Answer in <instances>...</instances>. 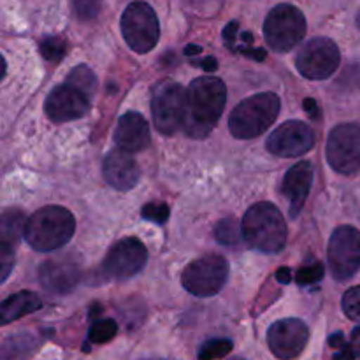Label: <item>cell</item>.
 <instances>
[{"mask_svg": "<svg viewBox=\"0 0 360 360\" xmlns=\"http://www.w3.org/2000/svg\"><path fill=\"white\" fill-rule=\"evenodd\" d=\"M315 146V134L304 122H285L267 137L266 148L281 158H295Z\"/></svg>", "mask_w": 360, "mask_h": 360, "instance_id": "5bb4252c", "label": "cell"}, {"mask_svg": "<svg viewBox=\"0 0 360 360\" xmlns=\"http://www.w3.org/2000/svg\"><path fill=\"white\" fill-rule=\"evenodd\" d=\"M276 276H278V281H280V283H283V285L290 283V280H292V273H290V269H288V267H281V269L276 273Z\"/></svg>", "mask_w": 360, "mask_h": 360, "instance_id": "74e56055", "label": "cell"}, {"mask_svg": "<svg viewBox=\"0 0 360 360\" xmlns=\"http://www.w3.org/2000/svg\"><path fill=\"white\" fill-rule=\"evenodd\" d=\"M306 35V18L290 4L273 7L264 21V37L271 49L287 53L294 49Z\"/></svg>", "mask_w": 360, "mask_h": 360, "instance_id": "5b68a950", "label": "cell"}, {"mask_svg": "<svg viewBox=\"0 0 360 360\" xmlns=\"http://www.w3.org/2000/svg\"><path fill=\"white\" fill-rule=\"evenodd\" d=\"M329 345L333 348H338V350H340L341 347H345V345H347V341H345V336L341 333H336V334H333V336L329 338Z\"/></svg>", "mask_w": 360, "mask_h": 360, "instance_id": "8d00e7d4", "label": "cell"}, {"mask_svg": "<svg viewBox=\"0 0 360 360\" xmlns=\"http://www.w3.org/2000/svg\"><path fill=\"white\" fill-rule=\"evenodd\" d=\"M229 278V262L220 255H206L193 260L181 274V285L197 297L217 295Z\"/></svg>", "mask_w": 360, "mask_h": 360, "instance_id": "ba28073f", "label": "cell"}, {"mask_svg": "<svg viewBox=\"0 0 360 360\" xmlns=\"http://www.w3.org/2000/svg\"><path fill=\"white\" fill-rule=\"evenodd\" d=\"M46 115L51 122L65 123L83 118L90 109V97L70 83L53 88L44 102Z\"/></svg>", "mask_w": 360, "mask_h": 360, "instance_id": "9a60e30c", "label": "cell"}, {"mask_svg": "<svg viewBox=\"0 0 360 360\" xmlns=\"http://www.w3.org/2000/svg\"><path fill=\"white\" fill-rule=\"evenodd\" d=\"M14 266V252L13 248H7V246H0V280L6 281L7 276H9L11 269Z\"/></svg>", "mask_w": 360, "mask_h": 360, "instance_id": "1f68e13d", "label": "cell"}, {"mask_svg": "<svg viewBox=\"0 0 360 360\" xmlns=\"http://www.w3.org/2000/svg\"><path fill=\"white\" fill-rule=\"evenodd\" d=\"M25 227H27V217L23 211H4L2 221H0V246L14 248V245L20 241L21 234H25Z\"/></svg>", "mask_w": 360, "mask_h": 360, "instance_id": "7402d4cb", "label": "cell"}, {"mask_svg": "<svg viewBox=\"0 0 360 360\" xmlns=\"http://www.w3.org/2000/svg\"><path fill=\"white\" fill-rule=\"evenodd\" d=\"M231 360H245V359H231Z\"/></svg>", "mask_w": 360, "mask_h": 360, "instance_id": "b9f144b4", "label": "cell"}, {"mask_svg": "<svg viewBox=\"0 0 360 360\" xmlns=\"http://www.w3.org/2000/svg\"><path fill=\"white\" fill-rule=\"evenodd\" d=\"M200 51H202V48H200V46H193V44L186 46V49H185V53H186V55H190V56H193V55H199Z\"/></svg>", "mask_w": 360, "mask_h": 360, "instance_id": "f35d334b", "label": "cell"}, {"mask_svg": "<svg viewBox=\"0 0 360 360\" xmlns=\"http://www.w3.org/2000/svg\"><path fill=\"white\" fill-rule=\"evenodd\" d=\"M118 333V323L111 319L95 320L94 326L88 330V343L94 345H104L111 341Z\"/></svg>", "mask_w": 360, "mask_h": 360, "instance_id": "484cf974", "label": "cell"}, {"mask_svg": "<svg viewBox=\"0 0 360 360\" xmlns=\"http://www.w3.org/2000/svg\"><path fill=\"white\" fill-rule=\"evenodd\" d=\"M42 308V301L39 299V295H35L34 292H18V294L11 295L0 306V316H2V323H11L14 320L21 319V316H27L30 313L37 311Z\"/></svg>", "mask_w": 360, "mask_h": 360, "instance_id": "ffe728a7", "label": "cell"}, {"mask_svg": "<svg viewBox=\"0 0 360 360\" xmlns=\"http://www.w3.org/2000/svg\"><path fill=\"white\" fill-rule=\"evenodd\" d=\"M227 102V88L214 76L197 77L186 88L183 130L192 139H204L217 127Z\"/></svg>", "mask_w": 360, "mask_h": 360, "instance_id": "6da1fadb", "label": "cell"}, {"mask_svg": "<svg viewBox=\"0 0 360 360\" xmlns=\"http://www.w3.org/2000/svg\"><path fill=\"white\" fill-rule=\"evenodd\" d=\"M281 102L276 94L264 91L245 98L229 116V129L238 139L259 137L276 122Z\"/></svg>", "mask_w": 360, "mask_h": 360, "instance_id": "277c9868", "label": "cell"}, {"mask_svg": "<svg viewBox=\"0 0 360 360\" xmlns=\"http://www.w3.org/2000/svg\"><path fill=\"white\" fill-rule=\"evenodd\" d=\"M155 127L164 136H172L183 129L186 116V90L174 81H164L155 88L151 98Z\"/></svg>", "mask_w": 360, "mask_h": 360, "instance_id": "52a82bcc", "label": "cell"}, {"mask_svg": "<svg viewBox=\"0 0 360 360\" xmlns=\"http://www.w3.org/2000/svg\"><path fill=\"white\" fill-rule=\"evenodd\" d=\"M313 185V165L309 162H299L288 169L281 183V193L290 204V217H299Z\"/></svg>", "mask_w": 360, "mask_h": 360, "instance_id": "ac0fdd59", "label": "cell"}, {"mask_svg": "<svg viewBox=\"0 0 360 360\" xmlns=\"http://www.w3.org/2000/svg\"><path fill=\"white\" fill-rule=\"evenodd\" d=\"M39 49L48 62H60L67 53V42L60 37H44L39 44Z\"/></svg>", "mask_w": 360, "mask_h": 360, "instance_id": "4316f807", "label": "cell"}, {"mask_svg": "<svg viewBox=\"0 0 360 360\" xmlns=\"http://www.w3.org/2000/svg\"><path fill=\"white\" fill-rule=\"evenodd\" d=\"M350 345H352V348H354L355 355L360 359V326L357 327V329H354V333H352Z\"/></svg>", "mask_w": 360, "mask_h": 360, "instance_id": "d590c367", "label": "cell"}, {"mask_svg": "<svg viewBox=\"0 0 360 360\" xmlns=\"http://www.w3.org/2000/svg\"><path fill=\"white\" fill-rule=\"evenodd\" d=\"M79 266L70 259L46 260L39 267V281L51 294H67L79 283Z\"/></svg>", "mask_w": 360, "mask_h": 360, "instance_id": "2e32d148", "label": "cell"}, {"mask_svg": "<svg viewBox=\"0 0 360 360\" xmlns=\"http://www.w3.org/2000/svg\"><path fill=\"white\" fill-rule=\"evenodd\" d=\"M224 41L227 48L234 53H241V55L248 56V58L262 62L266 58L267 53L264 49H253L250 44L253 42V35L250 32H239L238 21H231L224 30Z\"/></svg>", "mask_w": 360, "mask_h": 360, "instance_id": "44dd1931", "label": "cell"}, {"mask_svg": "<svg viewBox=\"0 0 360 360\" xmlns=\"http://www.w3.org/2000/svg\"><path fill=\"white\" fill-rule=\"evenodd\" d=\"M355 357H357V355H355L354 348H352L350 343H347L334 354L333 360H355Z\"/></svg>", "mask_w": 360, "mask_h": 360, "instance_id": "d6a6232c", "label": "cell"}, {"mask_svg": "<svg viewBox=\"0 0 360 360\" xmlns=\"http://www.w3.org/2000/svg\"><path fill=\"white\" fill-rule=\"evenodd\" d=\"M304 109L313 120H320V111H319V105H316V101H313V98H306Z\"/></svg>", "mask_w": 360, "mask_h": 360, "instance_id": "836d02e7", "label": "cell"}, {"mask_svg": "<svg viewBox=\"0 0 360 360\" xmlns=\"http://www.w3.org/2000/svg\"><path fill=\"white\" fill-rule=\"evenodd\" d=\"M329 267L334 280L347 281L360 269V232L350 225H341L329 241Z\"/></svg>", "mask_w": 360, "mask_h": 360, "instance_id": "8fae6325", "label": "cell"}, {"mask_svg": "<svg viewBox=\"0 0 360 360\" xmlns=\"http://www.w3.org/2000/svg\"><path fill=\"white\" fill-rule=\"evenodd\" d=\"M148 262V250L139 239L127 238L115 243L104 259V271L116 280H127L144 269Z\"/></svg>", "mask_w": 360, "mask_h": 360, "instance_id": "7c38bea8", "label": "cell"}, {"mask_svg": "<svg viewBox=\"0 0 360 360\" xmlns=\"http://www.w3.org/2000/svg\"><path fill=\"white\" fill-rule=\"evenodd\" d=\"M122 34L136 53L151 51L160 37V25L151 6L146 2L129 4L122 14Z\"/></svg>", "mask_w": 360, "mask_h": 360, "instance_id": "8992f818", "label": "cell"}, {"mask_svg": "<svg viewBox=\"0 0 360 360\" xmlns=\"http://www.w3.org/2000/svg\"><path fill=\"white\" fill-rule=\"evenodd\" d=\"M67 83L74 84L76 88L83 90L90 98L95 94V90H97V77H95V74L86 65L74 67L69 76H67Z\"/></svg>", "mask_w": 360, "mask_h": 360, "instance_id": "d4e9b609", "label": "cell"}, {"mask_svg": "<svg viewBox=\"0 0 360 360\" xmlns=\"http://www.w3.org/2000/svg\"><path fill=\"white\" fill-rule=\"evenodd\" d=\"M323 278V264L320 262H313L308 264V266L301 267V269L295 273V281L299 285H311L316 283Z\"/></svg>", "mask_w": 360, "mask_h": 360, "instance_id": "f546056e", "label": "cell"}, {"mask_svg": "<svg viewBox=\"0 0 360 360\" xmlns=\"http://www.w3.org/2000/svg\"><path fill=\"white\" fill-rule=\"evenodd\" d=\"M150 125L136 111H129L118 120L115 129L116 148L129 153L143 151L150 144Z\"/></svg>", "mask_w": 360, "mask_h": 360, "instance_id": "d6986e66", "label": "cell"}, {"mask_svg": "<svg viewBox=\"0 0 360 360\" xmlns=\"http://www.w3.org/2000/svg\"><path fill=\"white\" fill-rule=\"evenodd\" d=\"M343 311L350 320L360 322V287H352L343 295Z\"/></svg>", "mask_w": 360, "mask_h": 360, "instance_id": "83f0119b", "label": "cell"}, {"mask_svg": "<svg viewBox=\"0 0 360 360\" xmlns=\"http://www.w3.org/2000/svg\"><path fill=\"white\" fill-rule=\"evenodd\" d=\"M357 27L360 28V11H359V14H357Z\"/></svg>", "mask_w": 360, "mask_h": 360, "instance_id": "ab89813d", "label": "cell"}, {"mask_svg": "<svg viewBox=\"0 0 360 360\" xmlns=\"http://www.w3.org/2000/svg\"><path fill=\"white\" fill-rule=\"evenodd\" d=\"M341 62L340 48L327 37L309 39L295 56V67L308 79H327L338 70Z\"/></svg>", "mask_w": 360, "mask_h": 360, "instance_id": "9c48e42d", "label": "cell"}, {"mask_svg": "<svg viewBox=\"0 0 360 360\" xmlns=\"http://www.w3.org/2000/svg\"><path fill=\"white\" fill-rule=\"evenodd\" d=\"M102 0H74V11L81 21L95 20L101 13Z\"/></svg>", "mask_w": 360, "mask_h": 360, "instance_id": "4dcf8cb0", "label": "cell"}, {"mask_svg": "<svg viewBox=\"0 0 360 360\" xmlns=\"http://www.w3.org/2000/svg\"><path fill=\"white\" fill-rule=\"evenodd\" d=\"M169 214H171V211H169L167 204L164 202H150L143 207V211H141V217H143L144 220L155 221V224L158 225L165 224Z\"/></svg>", "mask_w": 360, "mask_h": 360, "instance_id": "f1b7e54d", "label": "cell"}, {"mask_svg": "<svg viewBox=\"0 0 360 360\" xmlns=\"http://www.w3.org/2000/svg\"><path fill=\"white\" fill-rule=\"evenodd\" d=\"M214 238L220 245L236 246L243 239V229L236 218H224L214 225Z\"/></svg>", "mask_w": 360, "mask_h": 360, "instance_id": "603a6c76", "label": "cell"}, {"mask_svg": "<svg viewBox=\"0 0 360 360\" xmlns=\"http://www.w3.org/2000/svg\"><path fill=\"white\" fill-rule=\"evenodd\" d=\"M309 340V329L302 320H278L267 330V345L274 357L292 360L304 350Z\"/></svg>", "mask_w": 360, "mask_h": 360, "instance_id": "4fadbf2b", "label": "cell"}, {"mask_svg": "<svg viewBox=\"0 0 360 360\" xmlns=\"http://www.w3.org/2000/svg\"><path fill=\"white\" fill-rule=\"evenodd\" d=\"M193 63H195V65H200L202 69L210 70V72L217 70V67H218V62L214 58H211V56H207L206 60H199V62H193Z\"/></svg>", "mask_w": 360, "mask_h": 360, "instance_id": "e575fe53", "label": "cell"}, {"mask_svg": "<svg viewBox=\"0 0 360 360\" xmlns=\"http://www.w3.org/2000/svg\"><path fill=\"white\" fill-rule=\"evenodd\" d=\"M243 239L262 253H280L287 245V224L280 210L271 202H257L241 221Z\"/></svg>", "mask_w": 360, "mask_h": 360, "instance_id": "7a4b0ae2", "label": "cell"}, {"mask_svg": "<svg viewBox=\"0 0 360 360\" xmlns=\"http://www.w3.org/2000/svg\"><path fill=\"white\" fill-rule=\"evenodd\" d=\"M327 162L345 176L360 171V125L341 123L334 127L327 139Z\"/></svg>", "mask_w": 360, "mask_h": 360, "instance_id": "30bf717a", "label": "cell"}, {"mask_svg": "<svg viewBox=\"0 0 360 360\" xmlns=\"http://www.w3.org/2000/svg\"><path fill=\"white\" fill-rule=\"evenodd\" d=\"M144 360H160V359H144Z\"/></svg>", "mask_w": 360, "mask_h": 360, "instance_id": "60d3db41", "label": "cell"}, {"mask_svg": "<svg viewBox=\"0 0 360 360\" xmlns=\"http://www.w3.org/2000/svg\"><path fill=\"white\" fill-rule=\"evenodd\" d=\"M102 174H104L108 185H111L115 190H120V192L132 190L139 181L137 162L134 160L132 153L120 150V148L112 150L105 157L104 165H102Z\"/></svg>", "mask_w": 360, "mask_h": 360, "instance_id": "e0dca14e", "label": "cell"}, {"mask_svg": "<svg viewBox=\"0 0 360 360\" xmlns=\"http://www.w3.org/2000/svg\"><path fill=\"white\" fill-rule=\"evenodd\" d=\"M76 220L72 213L62 206H46L35 211L27 220L25 241L35 252H55L72 239Z\"/></svg>", "mask_w": 360, "mask_h": 360, "instance_id": "3957f363", "label": "cell"}, {"mask_svg": "<svg viewBox=\"0 0 360 360\" xmlns=\"http://www.w3.org/2000/svg\"><path fill=\"white\" fill-rule=\"evenodd\" d=\"M234 348V343L231 340H225V338H214V340L206 341V343L200 345L199 352H197V359L199 360H218L224 359L225 355H229Z\"/></svg>", "mask_w": 360, "mask_h": 360, "instance_id": "cb8c5ba5", "label": "cell"}]
</instances>
